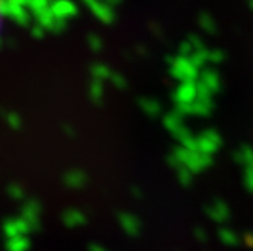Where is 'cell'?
<instances>
[{"instance_id":"1","label":"cell","mask_w":253,"mask_h":251,"mask_svg":"<svg viewBox=\"0 0 253 251\" xmlns=\"http://www.w3.org/2000/svg\"><path fill=\"white\" fill-rule=\"evenodd\" d=\"M5 15H7V0H0V35H2V30H3Z\"/></svg>"}]
</instances>
